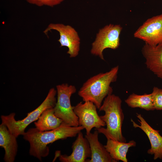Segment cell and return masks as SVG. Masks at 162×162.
Wrapping results in <instances>:
<instances>
[{
  "mask_svg": "<svg viewBox=\"0 0 162 162\" xmlns=\"http://www.w3.org/2000/svg\"><path fill=\"white\" fill-rule=\"evenodd\" d=\"M84 129L81 126L73 127L63 122L58 128L53 130L40 131L35 128L29 129L22 135L30 145V155L41 161L47 156L50 150L47 145L59 140L76 136Z\"/></svg>",
  "mask_w": 162,
  "mask_h": 162,
  "instance_id": "cell-1",
  "label": "cell"
},
{
  "mask_svg": "<svg viewBox=\"0 0 162 162\" xmlns=\"http://www.w3.org/2000/svg\"><path fill=\"white\" fill-rule=\"evenodd\" d=\"M118 70L117 66L108 71L91 77L83 83L78 92V95L84 101H91L99 109L105 98L112 94L110 84L116 81Z\"/></svg>",
  "mask_w": 162,
  "mask_h": 162,
  "instance_id": "cell-2",
  "label": "cell"
},
{
  "mask_svg": "<svg viewBox=\"0 0 162 162\" xmlns=\"http://www.w3.org/2000/svg\"><path fill=\"white\" fill-rule=\"evenodd\" d=\"M122 101L118 96L112 94L106 97L99 108V111H104L105 114L100 116L106 123V128L96 129L99 133H106L119 142H126L122 133V126L124 115L122 108Z\"/></svg>",
  "mask_w": 162,
  "mask_h": 162,
  "instance_id": "cell-3",
  "label": "cell"
},
{
  "mask_svg": "<svg viewBox=\"0 0 162 162\" xmlns=\"http://www.w3.org/2000/svg\"><path fill=\"white\" fill-rule=\"evenodd\" d=\"M56 90L51 88L45 100L36 109L27 114L23 119L16 120L15 119V113L12 112L7 115H1L2 123L5 124L10 132L16 137L23 135L25 130L31 123L38 120L42 112L46 109L54 108L56 99Z\"/></svg>",
  "mask_w": 162,
  "mask_h": 162,
  "instance_id": "cell-4",
  "label": "cell"
},
{
  "mask_svg": "<svg viewBox=\"0 0 162 162\" xmlns=\"http://www.w3.org/2000/svg\"><path fill=\"white\" fill-rule=\"evenodd\" d=\"M57 99L54 108L55 115L69 126H79L78 118L71 104L70 98L76 92L74 86L63 83L56 86Z\"/></svg>",
  "mask_w": 162,
  "mask_h": 162,
  "instance_id": "cell-5",
  "label": "cell"
},
{
  "mask_svg": "<svg viewBox=\"0 0 162 162\" xmlns=\"http://www.w3.org/2000/svg\"><path fill=\"white\" fill-rule=\"evenodd\" d=\"M122 28L119 25L110 24L100 29L92 44L91 53L104 60L103 52L105 49L115 50L119 46V36Z\"/></svg>",
  "mask_w": 162,
  "mask_h": 162,
  "instance_id": "cell-6",
  "label": "cell"
},
{
  "mask_svg": "<svg viewBox=\"0 0 162 162\" xmlns=\"http://www.w3.org/2000/svg\"><path fill=\"white\" fill-rule=\"evenodd\" d=\"M97 108L93 103L89 101L83 103L81 102L74 106V112L78 118L79 126L86 129V134L90 133L94 128L98 129L106 125L98 115Z\"/></svg>",
  "mask_w": 162,
  "mask_h": 162,
  "instance_id": "cell-7",
  "label": "cell"
},
{
  "mask_svg": "<svg viewBox=\"0 0 162 162\" xmlns=\"http://www.w3.org/2000/svg\"><path fill=\"white\" fill-rule=\"evenodd\" d=\"M54 30L58 31L60 35L58 41L60 47L66 46L68 48L67 53L70 58L76 57L80 50V39L77 32L70 26L61 23H50L44 31L46 35L49 31Z\"/></svg>",
  "mask_w": 162,
  "mask_h": 162,
  "instance_id": "cell-8",
  "label": "cell"
},
{
  "mask_svg": "<svg viewBox=\"0 0 162 162\" xmlns=\"http://www.w3.org/2000/svg\"><path fill=\"white\" fill-rule=\"evenodd\" d=\"M145 44L157 45L162 42V14L147 19L134 34Z\"/></svg>",
  "mask_w": 162,
  "mask_h": 162,
  "instance_id": "cell-9",
  "label": "cell"
},
{
  "mask_svg": "<svg viewBox=\"0 0 162 162\" xmlns=\"http://www.w3.org/2000/svg\"><path fill=\"white\" fill-rule=\"evenodd\" d=\"M138 121L140 123L139 125L132 119L131 121L134 128H139L146 134L151 144V148L147 151L148 154L154 155L153 159H162V136L159 134L160 131L152 128L146 122L141 115L136 113Z\"/></svg>",
  "mask_w": 162,
  "mask_h": 162,
  "instance_id": "cell-10",
  "label": "cell"
},
{
  "mask_svg": "<svg viewBox=\"0 0 162 162\" xmlns=\"http://www.w3.org/2000/svg\"><path fill=\"white\" fill-rule=\"evenodd\" d=\"M72 152L69 155H60L59 160L62 162H86L91 158V152L89 143L81 131L77 134L72 146Z\"/></svg>",
  "mask_w": 162,
  "mask_h": 162,
  "instance_id": "cell-11",
  "label": "cell"
},
{
  "mask_svg": "<svg viewBox=\"0 0 162 162\" xmlns=\"http://www.w3.org/2000/svg\"><path fill=\"white\" fill-rule=\"evenodd\" d=\"M142 52L147 68L162 79V42L155 45L145 44Z\"/></svg>",
  "mask_w": 162,
  "mask_h": 162,
  "instance_id": "cell-12",
  "label": "cell"
},
{
  "mask_svg": "<svg viewBox=\"0 0 162 162\" xmlns=\"http://www.w3.org/2000/svg\"><path fill=\"white\" fill-rule=\"evenodd\" d=\"M106 137L107 141L104 147L115 161L121 160L128 162L127 154L129 148L136 146V142L132 140L128 142L118 141L106 133L103 134Z\"/></svg>",
  "mask_w": 162,
  "mask_h": 162,
  "instance_id": "cell-13",
  "label": "cell"
},
{
  "mask_svg": "<svg viewBox=\"0 0 162 162\" xmlns=\"http://www.w3.org/2000/svg\"><path fill=\"white\" fill-rule=\"evenodd\" d=\"M4 124H0V146L4 148L5 162H14L18 151L16 138Z\"/></svg>",
  "mask_w": 162,
  "mask_h": 162,
  "instance_id": "cell-14",
  "label": "cell"
},
{
  "mask_svg": "<svg viewBox=\"0 0 162 162\" xmlns=\"http://www.w3.org/2000/svg\"><path fill=\"white\" fill-rule=\"evenodd\" d=\"M98 132L97 130L93 133H90L85 135L89 144L91 156L87 162H116L111 157L109 153L99 141Z\"/></svg>",
  "mask_w": 162,
  "mask_h": 162,
  "instance_id": "cell-15",
  "label": "cell"
},
{
  "mask_svg": "<svg viewBox=\"0 0 162 162\" xmlns=\"http://www.w3.org/2000/svg\"><path fill=\"white\" fill-rule=\"evenodd\" d=\"M63 122L55 114L54 108L44 111L37 122H34L36 128L40 131L50 130L58 128Z\"/></svg>",
  "mask_w": 162,
  "mask_h": 162,
  "instance_id": "cell-16",
  "label": "cell"
},
{
  "mask_svg": "<svg viewBox=\"0 0 162 162\" xmlns=\"http://www.w3.org/2000/svg\"><path fill=\"white\" fill-rule=\"evenodd\" d=\"M125 102L129 106L132 108H139L147 111L155 110L152 93L138 95L133 93L128 97Z\"/></svg>",
  "mask_w": 162,
  "mask_h": 162,
  "instance_id": "cell-17",
  "label": "cell"
},
{
  "mask_svg": "<svg viewBox=\"0 0 162 162\" xmlns=\"http://www.w3.org/2000/svg\"><path fill=\"white\" fill-rule=\"evenodd\" d=\"M151 93L155 109L162 110V89L154 87Z\"/></svg>",
  "mask_w": 162,
  "mask_h": 162,
  "instance_id": "cell-18",
  "label": "cell"
},
{
  "mask_svg": "<svg viewBox=\"0 0 162 162\" xmlns=\"http://www.w3.org/2000/svg\"><path fill=\"white\" fill-rule=\"evenodd\" d=\"M28 3L40 7L44 5L52 7L59 4L64 0H25Z\"/></svg>",
  "mask_w": 162,
  "mask_h": 162,
  "instance_id": "cell-19",
  "label": "cell"
}]
</instances>
